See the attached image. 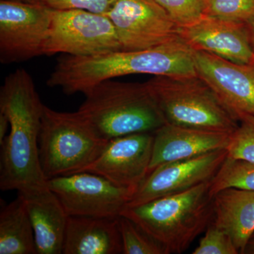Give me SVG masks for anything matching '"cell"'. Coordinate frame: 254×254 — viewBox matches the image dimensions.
<instances>
[{
	"instance_id": "1",
	"label": "cell",
	"mask_w": 254,
	"mask_h": 254,
	"mask_svg": "<svg viewBox=\"0 0 254 254\" xmlns=\"http://www.w3.org/2000/svg\"><path fill=\"white\" fill-rule=\"evenodd\" d=\"M44 107L27 71L18 68L5 78L0 90V113L7 117L10 131L1 145V190L26 193L48 188L39 156Z\"/></svg>"
},
{
	"instance_id": "2",
	"label": "cell",
	"mask_w": 254,
	"mask_h": 254,
	"mask_svg": "<svg viewBox=\"0 0 254 254\" xmlns=\"http://www.w3.org/2000/svg\"><path fill=\"white\" fill-rule=\"evenodd\" d=\"M132 74L194 76V50L180 37L148 49L91 57L64 55L47 81L64 93L86 94L100 82Z\"/></svg>"
},
{
	"instance_id": "3",
	"label": "cell",
	"mask_w": 254,
	"mask_h": 254,
	"mask_svg": "<svg viewBox=\"0 0 254 254\" xmlns=\"http://www.w3.org/2000/svg\"><path fill=\"white\" fill-rule=\"evenodd\" d=\"M211 181L136 206L126 207L121 215L131 219L159 243L167 254L188 250L213 219Z\"/></svg>"
},
{
	"instance_id": "4",
	"label": "cell",
	"mask_w": 254,
	"mask_h": 254,
	"mask_svg": "<svg viewBox=\"0 0 254 254\" xmlns=\"http://www.w3.org/2000/svg\"><path fill=\"white\" fill-rule=\"evenodd\" d=\"M78 112L106 141L154 133L166 124L145 83L106 80L87 92Z\"/></svg>"
},
{
	"instance_id": "5",
	"label": "cell",
	"mask_w": 254,
	"mask_h": 254,
	"mask_svg": "<svg viewBox=\"0 0 254 254\" xmlns=\"http://www.w3.org/2000/svg\"><path fill=\"white\" fill-rule=\"evenodd\" d=\"M166 124L231 133L239 120L207 82L194 76H155L145 82Z\"/></svg>"
},
{
	"instance_id": "6",
	"label": "cell",
	"mask_w": 254,
	"mask_h": 254,
	"mask_svg": "<svg viewBox=\"0 0 254 254\" xmlns=\"http://www.w3.org/2000/svg\"><path fill=\"white\" fill-rule=\"evenodd\" d=\"M109 141L76 113H62L45 105L39 137L42 170L48 180L82 173L103 153Z\"/></svg>"
},
{
	"instance_id": "7",
	"label": "cell",
	"mask_w": 254,
	"mask_h": 254,
	"mask_svg": "<svg viewBox=\"0 0 254 254\" xmlns=\"http://www.w3.org/2000/svg\"><path fill=\"white\" fill-rule=\"evenodd\" d=\"M121 50L115 26L105 15L81 9L53 10L43 55L91 57Z\"/></svg>"
},
{
	"instance_id": "8",
	"label": "cell",
	"mask_w": 254,
	"mask_h": 254,
	"mask_svg": "<svg viewBox=\"0 0 254 254\" xmlns=\"http://www.w3.org/2000/svg\"><path fill=\"white\" fill-rule=\"evenodd\" d=\"M53 9L39 1H0V61L21 63L43 55Z\"/></svg>"
},
{
	"instance_id": "9",
	"label": "cell",
	"mask_w": 254,
	"mask_h": 254,
	"mask_svg": "<svg viewBox=\"0 0 254 254\" xmlns=\"http://www.w3.org/2000/svg\"><path fill=\"white\" fill-rule=\"evenodd\" d=\"M48 185L68 216L118 218L134 193L86 172L50 179Z\"/></svg>"
},
{
	"instance_id": "10",
	"label": "cell",
	"mask_w": 254,
	"mask_h": 254,
	"mask_svg": "<svg viewBox=\"0 0 254 254\" xmlns=\"http://www.w3.org/2000/svg\"><path fill=\"white\" fill-rule=\"evenodd\" d=\"M113 22L123 51L154 48L179 36V26L155 0H117L104 14Z\"/></svg>"
},
{
	"instance_id": "11",
	"label": "cell",
	"mask_w": 254,
	"mask_h": 254,
	"mask_svg": "<svg viewBox=\"0 0 254 254\" xmlns=\"http://www.w3.org/2000/svg\"><path fill=\"white\" fill-rule=\"evenodd\" d=\"M227 156V150L220 149L160 165L147 175L126 207L181 193L211 181Z\"/></svg>"
},
{
	"instance_id": "12",
	"label": "cell",
	"mask_w": 254,
	"mask_h": 254,
	"mask_svg": "<svg viewBox=\"0 0 254 254\" xmlns=\"http://www.w3.org/2000/svg\"><path fill=\"white\" fill-rule=\"evenodd\" d=\"M153 133L114 138L83 172L104 177L114 185L136 191L148 175L153 153Z\"/></svg>"
},
{
	"instance_id": "13",
	"label": "cell",
	"mask_w": 254,
	"mask_h": 254,
	"mask_svg": "<svg viewBox=\"0 0 254 254\" xmlns=\"http://www.w3.org/2000/svg\"><path fill=\"white\" fill-rule=\"evenodd\" d=\"M194 62L197 74L237 118L242 114L254 115V63H232L195 50Z\"/></svg>"
},
{
	"instance_id": "14",
	"label": "cell",
	"mask_w": 254,
	"mask_h": 254,
	"mask_svg": "<svg viewBox=\"0 0 254 254\" xmlns=\"http://www.w3.org/2000/svg\"><path fill=\"white\" fill-rule=\"evenodd\" d=\"M179 36L195 51L205 52L238 64L254 63L247 24L205 15L179 28Z\"/></svg>"
},
{
	"instance_id": "15",
	"label": "cell",
	"mask_w": 254,
	"mask_h": 254,
	"mask_svg": "<svg viewBox=\"0 0 254 254\" xmlns=\"http://www.w3.org/2000/svg\"><path fill=\"white\" fill-rule=\"evenodd\" d=\"M148 174L164 164L225 149L230 133L165 124L153 133Z\"/></svg>"
},
{
	"instance_id": "16",
	"label": "cell",
	"mask_w": 254,
	"mask_h": 254,
	"mask_svg": "<svg viewBox=\"0 0 254 254\" xmlns=\"http://www.w3.org/2000/svg\"><path fill=\"white\" fill-rule=\"evenodd\" d=\"M24 200L34 231L38 254H63L68 215L50 190L18 193Z\"/></svg>"
},
{
	"instance_id": "17",
	"label": "cell",
	"mask_w": 254,
	"mask_h": 254,
	"mask_svg": "<svg viewBox=\"0 0 254 254\" xmlns=\"http://www.w3.org/2000/svg\"><path fill=\"white\" fill-rule=\"evenodd\" d=\"M64 254H123L118 218L68 216Z\"/></svg>"
},
{
	"instance_id": "18",
	"label": "cell",
	"mask_w": 254,
	"mask_h": 254,
	"mask_svg": "<svg viewBox=\"0 0 254 254\" xmlns=\"http://www.w3.org/2000/svg\"><path fill=\"white\" fill-rule=\"evenodd\" d=\"M213 222L227 232L242 254L254 232V190L227 188L213 197Z\"/></svg>"
},
{
	"instance_id": "19",
	"label": "cell",
	"mask_w": 254,
	"mask_h": 254,
	"mask_svg": "<svg viewBox=\"0 0 254 254\" xmlns=\"http://www.w3.org/2000/svg\"><path fill=\"white\" fill-rule=\"evenodd\" d=\"M37 254L34 231L21 195L0 213V254Z\"/></svg>"
},
{
	"instance_id": "20",
	"label": "cell",
	"mask_w": 254,
	"mask_h": 254,
	"mask_svg": "<svg viewBox=\"0 0 254 254\" xmlns=\"http://www.w3.org/2000/svg\"><path fill=\"white\" fill-rule=\"evenodd\" d=\"M231 187L254 190V163L227 157L211 180L210 195L213 197L220 190Z\"/></svg>"
},
{
	"instance_id": "21",
	"label": "cell",
	"mask_w": 254,
	"mask_h": 254,
	"mask_svg": "<svg viewBox=\"0 0 254 254\" xmlns=\"http://www.w3.org/2000/svg\"><path fill=\"white\" fill-rule=\"evenodd\" d=\"M118 222L123 254H167L161 244L131 219L120 215Z\"/></svg>"
},
{
	"instance_id": "22",
	"label": "cell",
	"mask_w": 254,
	"mask_h": 254,
	"mask_svg": "<svg viewBox=\"0 0 254 254\" xmlns=\"http://www.w3.org/2000/svg\"><path fill=\"white\" fill-rule=\"evenodd\" d=\"M239 125L230 133L226 148L227 158L254 164V115L242 114Z\"/></svg>"
},
{
	"instance_id": "23",
	"label": "cell",
	"mask_w": 254,
	"mask_h": 254,
	"mask_svg": "<svg viewBox=\"0 0 254 254\" xmlns=\"http://www.w3.org/2000/svg\"><path fill=\"white\" fill-rule=\"evenodd\" d=\"M205 15L247 24L254 18V0H207Z\"/></svg>"
},
{
	"instance_id": "24",
	"label": "cell",
	"mask_w": 254,
	"mask_h": 254,
	"mask_svg": "<svg viewBox=\"0 0 254 254\" xmlns=\"http://www.w3.org/2000/svg\"><path fill=\"white\" fill-rule=\"evenodd\" d=\"M180 27L188 26L205 15L207 0H155Z\"/></svg>"
},
{
	"instance_id": "25",
	"label": "cell",
	"mask_w": 254,
	"mask_h": 254,
	"mask_svg": "<svg viewBox=\"0 0 254 254\" xmlns=\"http://www.w3.org/2000/svg\"><path fill=\"white\" fill-rule=\"evenodd\" d=\"M230 235L212 221L192 254H238Z\"/></svg>"
},
{
	"instance_id": "26",
	"label": "cell",
	"mask_w": 254,
	"mask_h": 254,
	"mask_svg": "<svg viewBox=\"0 0 254 254\" xmlns=\"http://www.w3.org/2000/svg\"><path fill=\"white\" fill-rule=\"evenodd\" d=\"M53 9H81L95 14H105L117 0H38Z\"/></svg>"
},
{
	"instance_id": "27",
	"label": "cell",
	"mask_w": 254,
	"mask_h": 254,
	"mask_svg": "<svg viewBox=\"0 0 254 254\" xmlns=\"http://www.w3.org/2000/svg\"><path fill=\"white\" fill-rule=\"evenodd\" d=\"M9 127H10L9 121L7 117L4 114L0 113V145L2 144L6 138V133Z\"/></svg>"
},
{
	"instance_id": "28",
	"label": "cell",
	"mask_w": 254,
	"mask_h": 254,
	"mask_svg": "<svg viewBox=\"0 0 254 254\" xmlns=\"http://www.w3.org/2000/svg\"><path fill=\"white\" fill-rule=\"evenodd\" d=\"M242 254H254V232L249 239Z\"/></svg>"
},
{
	"instance_id": "29",
	"label": "cell",
	"mask_w": 254,
	"mask_h": 254,
	"mask_svg": "<svg viewBox=\"0 0 254 254\" xmlns=\"http://www.w3.org/2000/svg\"><path fill=\"white\" fill-rule=\"evenodd\" d=\"M247 27L248 30L249 36H250L251 45H252L254 51V18L247 23Z\"/></svg>"
},
{
	"instance_id": "30",
	"label": "cell",
	"mask_w": 254,
	"mask_h": 254,
	"mask_svg": "<svg viewBox=\"0 0 254 254\" xmlns=\"http://www.w3.org/2000/svg\"><path fill=\"white\" fill-rule=\"evenodd\" d=\"M18 1H28V2H36L38 0H18Z\"/></svg>"
}]
</instances>
